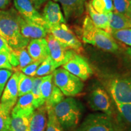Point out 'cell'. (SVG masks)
<instances>
[{"mask_svg": "<svg viewBox=\"0 0 131 131\" xmlns=\"http://www.w3.org/2000/svg\"><path fill=\"white\" fill-rule=\"evenodd\" d=\"M35 109L34 97L31 92H30L18 97L15 105L11 111L10 114L30 116Z\"/></svg>", "mask_w": 131, "mask_h": 131, "instance_id": "obj_19", "label": "cell"}, {"mask_svg": "<svg viewBox=\"0 0 131 131\" xmlns=\"http://www.w3.org/2000/svg\"><path fill=\"white\" fill-rule=\"evenodd\" d=\"M114 118L118 131H131V104H116Z\"/></svg>", "mask_w": 131, "mask_h": 131, "instance_id": "obj_17", "label": "cell"}, {"mask_svg": "<svg viewBox=\"0 0 131 131\" xmlns=\"http://www.w3.org/2000/svg\"><path fill=\"white\" fill-rule=\"evenodd\" d=\"M112 100L107 91L100 87L95 88L88 96V104L92 110L113 116Z\"/></svg>", "mask_w": 131, "mask_h": 131, "instance_id": "obj_8", "label": "cell"}, {"mask_svg": "<svg viewBox=\"0 0 131 131\" xmlns=\"http://www.w3.org/2000/svg\"><path fill=\"white\" fill-rule=\"evenodd\" d=\"M130 18L131 19V15H130Z\"/></svg>", "mask_w": 131, "mask_h": 131, "instance_id": "obj_39", "label": "cell"}, {"mask_svg": "<svg viewBox=\"0 0 131 131\" xmlns=\"http://www.w3.org/2000/svg\"><path fill=\"white\" fill-rule=\"evenodd\" d=\"M42 16L49 27L66 23V19L59 4L51 0L46 3Z\"/></svg>", "mask_w": 131, "mask_h": 131, "instance_id": "obj_14", "label": "cell"}, {"mask_svg": "<svg viewBox=\"0 0 131 131\" xmlns=\"http://www.w3.org/2000/svg\"><path fill=\"white\" fill-rule=\"evenodd\" d=\"M14 4L17 12L26 20L45 26L49 29L42 15L38 12L31 0H14Z\"/></svg>", "mask_w": 131, "mask_h": 131, "instance_id": "obj_11", "label": "cell"}, {"mask_svg": "<svg viewBox=\"0 0 131 131\" xmlns=\"http://www.w3.org/2000/svg\"><path fill=\"white\" fill-rule=\"evenodd\" d=\"M1 104V103H0ZM10 112L0 105V131H7L9 128Z\"/></svg>", "mask_w": 131, "mask_h": 131, "instance_id": "obj_32", "label": "cell"}, {"mask_svg": "<svg viewBox=\"0 0 131 131\" xmlns=\"http://www.w3.org/2000/svg\"><path fill=\"white\" fill-rule=\"evenodd\" d=\"M9 60L14 71H19L34 61L27 49H14L9 54Z\"/></svg>", "mask_w": 131, "mask_h": 131, "instance_id": "obj_18", "label": "cell"}, {"mask_svg": "<svg viewBox=\"0 0 131 131\" xmlns=\"http://www.w3.org/2000/svg\"><path fill=\"white\" fill-rule=\"evenodd\" d=\"M20 72L15 71L8 80L1 95L0 103L7 111L11 112L18 98V80Z\"/></svg>", "mask_w": 131, "mask_h": 131, "instance_id": "obj_12", "label": "cell"}, {"mask_svg": "<svg viewBox=\"0 0 131 131\" xmlns=\"http://www.w3.org/2000/svg\"><path fill=\"white\" fill-rule=\"evenodd\" d=\"M52 109L64 131H74L81 123L84 112L83 104L71 96L64 98Z\"/></svg>", "mask_w": 131, "mask_h": 131, "instance_id": "obj_2", "label": "cell"}, {"mask_svg": "<svg viewBox=\"0 0 131 131\" xmlns=\"http://www.w3.org/2000/svg\"><path fill=\"white\" fill-rule=\"evenodd\" d=\"M30 116L10 114L7 131H29V119Z\"/></svg>", "mask_w": 131, "mask_h": 131, "instance_id": "obj_23", "label": "cell"}, {"mask_svg": "<svg viewBox=\"0 0 131 131\" xmlns=\"http://www.w3.org/2000/svg\"><path fill=\"white\" fill-rule=\"evenodd\" d=\"M13 71L7 69H0V99L4 89L6 86V83L11 75H12Z\"/></svg>", "mask_w": 131, "mask_h": 131, "instance_id": "obj_33", "label": "cell"}, {"mask_svg": "<svg viewBox=\"0 0 131 131\" xmlns=\"http://www.w3.org/2000/svg\"><path fill=\"white\" fill-rule=\"evenodd\" d=\"M62 68L83 81L89 78L94 73L89 63L84 57L77 53H75L66 63L62 66Z\"/></svg>", "mask_w": 131, "mask_h": 131, "instance_id": "obj_10", "label": "cell"}, {"mask_svg": "<svg viewBox=\"0 0 131 131\" xmlns=\"http://www.w3.org/2000/svg\"><path fill=\"white\" fill-rule=\"evenodd\" d=\"M49 33L59 42L77 53L83 51L81 41L66 23L50 27Z\"/></svg>", "mask_w": 131, "mask_h": 131, "instance_id": "obj_7", "label": "cell"}, {"mask_svg": "<svg viewBox=\"0 0 131 131\" xmlns=\"http://www.w3.org/2000/svg\"><path fill=\"white\" fill-rule=\"evenodd\" d=\"M57 69L53 61L50 56H49L39 66L36 72V77H45L52 74Z\"/></svg>", "mask_w": 131, "mask_h": 131, "instance_id": "obj_28", "label": "cell"}, {"mask_svg": "<svg viewBox=\"0 0 131 131\" xmlns=\"http://www.w3.org/2000/svg\"><path fill=\"white\" fill-rule=\"evenodd\" d=\"M60 3L63 8L66 21L81 16L84 10L86 0H54Z\"/></svg>", "mask_w": 131, "mask_h": 131, "instance_id": "obj_15", "label": "cell"}, {"mask_svg": "<svg viewBox=\"0 0 131 131\" xmlns=\"http://www.w3.org/2000/svg\"><path fill=\"white\" fill-rule=\"evenodd\" d=\"M107 15L111 32L131 28V19L128 16L114 11Z\"/></svg>", "mask_w": 131, "mask_h": 131, "instance_id": "obj_22", "label": "cell"}, {"mask_svg": "<svg viewBox=\"0 0 131 131\" xmlns=\"http://www.w3.org/2000/svg\"><path fill=\"white\" fill-rule=\"evenodd\" d=\"M114 12L119 13L130 18L131 15V0H112Z\"/></svg>", "mask_w": 131, "mask_h": 131, "instance_id": "obj_29", "label": "cell"}, {"mask_svg": "<svg viewBox=\"0 0 131 131\" xmlns=\"http://www.w3.org/2000/svg\"><path fill=\"white\" fill-rule=\"evenodd\" d=\"M34 77L26 75L21 72H19L18 80V97L31 92Z\"/></svg>", "mask_w": 131, "mask_h": 131, "instance_id": "obj_25", "label": "cell"}, {"mask_svg": "<svg viewBox=\"0 0 131 131\" xmlns=\"http://www.w3.org/2000/svg\"><path fill=\"white\" fill-rule=\"evenodd\" d=\"M81 39L85 43L89 44L107 52H115L119 49L117 41L112 35L95 26L87 15L81 29Z\"/></svg>", "mask_w": 131, "mask_h": 131, "instance_id": "obj_3", "label": "cell"}, {"mask_svg": "<svg viewBox=\"0 0 131 131\" xmlns=\"http://www.w3.org/2000/svg\"><path fill=\"white\" fill-rule=\"evenodd\" d=\"M106 88L114 104H131V78H111L106 82Z\"/></svg>", "mask_w": 131, "mask_h": 131, "instance_id": "obj_6", "label": "cell"}, {"mask_svg": "<svg viewBox=\"0 0 131 131\" xmlns=\"http://www.w3.org/2000/svg\"><path fill=\"white\" fill-rule=\"evenodd\" d=\"M96 12L103 14H108L114 11L112 0H92L90 1Z\"/></svg>", "mask_w": 131, "mask_h": 131, "instance_id": "obj_27", "label": "cell"}, {"mask_svg": "<svg viewBox=\"0 0 131 131\" xmlns=\"http://www.w3.org/2000/svg\"><path fill=\"white\" fill-rule=\"evenodd\" d=\"M52 74L54 83L64 96L73 97L83 91L84 86L83 81L63 68H57Z\"/></svg>", "mask_w": 131, "mask_h": 131, "instance_id": "obj_4", "label": "cell"}, {"mask_svg": "<svg viewBox=\"0 0 131 131\" xmlns=\"http://www.w3.org/2000/svg\"><path fill=\"white\" fill-rule=\"evenodd\" d=\"M87 12L89 14V16L95 26L98 28L103 29L109 34L111 33V29L109 26V16L107 14H103L98 13L93 8L91 3L86 4Z\"/></svg>", "mask_w": 131, "mask_h": 131, "instance_id": "obj_21", "label": "cell"}, {"mask_svg": "<svg viewBox=\"0 0 131 131\" xmlns=\"http://www.w3.org/2000/svg\"><path fill=\"white\" fill-rule=\"evenodd\" d=\"M56 85L53 81V74H50L42 77V82L41 84V92L42 97L45 100V104L50 99L53 94L54 89Z\"/></svg>", "mask_w": 131, "mask_h": 131, "instance_id": "obj_24", "label": "cell"}, {"mask_svg": "<svg viewBox=\"0 0 131 131\" xmlns=\"http://www.w3.org/2000/svg\"><path fill=\"white\" fill-rule=\"evenodd\" d=\"M26 49L34 61H43L49 56L48 45L46 38L31 40Z\"/></svg>", "mask_w": 131, "mask_h": 131, "instance_id": "obj_16", "label": "cell"}, {"mask_svg": "<svg viewBox=\"0 0 131 131\" xmlns=\"http://www.w3.org/2000/svg\"><path fill=\"white\" fill-rule=\"evenodd\" d=\"M48 45L49 56L57 68L62 66L73 56L75 52L72 49L63 45L49 33L45 38Z\"/></svg>", "mask_w": 131, "mask_h": 131, "instance_id": "obj_9", "label": "cell"}, {"mask_svg": "<svg viewBox=\"0 0 131 131\" xmlns=\"http://www.w3.org/2000/svg\"><path fill=\"white\" fill-rule=\"evenodd\" d=\"M18 22L21 34L24 37L29 40L45 38L49 34L48 28L26 20L19 14Z\"/></svg>", "mask_w": 131, "mask_h": 131, "instance_id": "obj_13", "label": "cell"}, {"mask_svg": "<svg viewBox=\"0 0 131 131\" xmlns=\"http://www.w3.org/2000/svg\"><path fill=\"white\" fill-rule=\"evenodd\" d=\"M13 50L8 43L0 35V53L9 54Z\"/></svg>", "mask_w": 131, "mask_h": 131, "instance_id": "obj_36", "label": "cell"}, {"mask_svg": "<svg viewBox=\"0 0 131 131\" xmlns=\"http://www.w3.org/2000/svg\"><path fill=\"white\" fill-rule=\"evenodd\" d=\"M47 123L45 131H64L55 117L53 109H47Z\"/></svg>", "mask_w": 131, "mask_h": 131, "instance_id": "obj_30", "label": "cell"}, {"mask_svg": "<svg viewBox=\"0 0 131 131\" xmlns=\"http://www.w3.org/2000/svg\"><path fill=\"white\" fill-rule=\"evenodd\" d=\"M111 34L114 39L131 47V28L112 30Z\"/></svg>", "mask_w": 131, "mask_h": 131, "instance_id": "obj_31", "label": "cell"}, {"mask_svg": "<svg viewBox=\"0 0 131 131\" xmlns=\"http://www.w3.org/2000/svg\"><path fill=\"white\" fill-rule=\"evenodd\" d=\"M10 0H0V10H5L10 4Z\"/></svg>", "mask_w": 131, "mask_h": 131, "instance_id": "obj_38", "label": "cell"}, {"mask_svg": "<svg viewBox=\"0 0 131 131\" xmlns=\"http://www.w3.org/2000/svg\"><path fill=\"white\" fill-rule=\"evenodd\" d=\"M0 69H7L14 71L12 66L9 63L8 53H0Z\"/></svg>", "mask_w": 131, "mask_h": 131, "instance_id": "obj_35", "label": "cell"}, {"mask_svg": "<svg viewBox=\"0 0 131 131\" xmlns=\"http://www.w3.org/2000/svg\"><path fill=\"white\" fill-rule=\"evenodd\" d=\"M42 77H34L31 94L34 97V104L35 109L45 105V100L42 97L41 92V84L42 82Z\"/></svg>", "mask_w": 131, "mask_h": 131, "instance_id": "obj_26", "label": "cell"}, {"mask_svg": "<svg viewBox=\"0 0 131 131\" xmlns=\"http://www.w3.org/2000/svg\"><path fill=\"white\" fill-rule=\"evenodd\" d=\"M74 131H118L113 116L102 112L90 114Z\"/></svg>", "mask_w": 131, "mask_h": 131, "instance_id": "obj_5", "label": "cell"}, {"mask_svg": "<svg viewBox=\"0 0 131 131\" xmlns=\"http://www.w3.org/2000/svg\"><path fill=\"white\" fill-rule=\"evenodd\" d=\"M0 35L13 50L26 48L30 41L21 34L18 13L14 8L0 10Z\"/></svg>", "mask_w": 131, "mask_h": 131, "instance_id": "obj_1", "label": "cell"}, {"mask_svg": "<svg viewBox=\"0 0 131 131\" xmlns=\"http://www.w3.org/2000/svg\"><path fill=\"white\" fill-rule=\"evenodd\" d=\"M31 1H32L33 4L35 6L36 9L38 10L40 9L45 3H47L49 0H31Z\"/></svg>", "mask_w": 131, "mask_h": 131, "instance_id": "obj_37", "label": "cell"}, {"mask_svg": "<svg viewBox=\"0 0 131 131\" xmlns=\"http://www.w3.org/2000/svg\"><path fill=\"white\" fill-rule=\"evenodd\" d=\"M42 62V61H35L32 62L30 64H29L23 69L21 70V72L26 75H27V76L35 77L36 76V72H37L38 68L39 66L40 65V64Z\"/></svg>", "mask_w": 131, "mask_h": 131, "instance_id": "obj_34", "label": "cell"}, {"mask_svg": "<svg viewBox=\"0 0 131 131\" xmlns=\"http://www.w3.org/2000/svg\"><path fill=\"white\" fill-rule=\"evenodd\" d=\"M0 105H1V104H0Z\"/></svg>", "mask_w": 131, "mask_h": 131, "instance_id": "obj_40", "label": "cell"}, {"mask_svg": "<svg viewBox=\"0 0 131 131\" xmlns=\"http://www.w3.org/2000/svg\"><path fill=\"white\" fill-rule=\"evenodd\" d=\"M47 123V111L45 105L37 108L29 119V131H45Z\"/></svg>", "mask_w": 131, "mask_h": 131, "instance_id": "obj_20", "label": "cell"}]
</instances>
